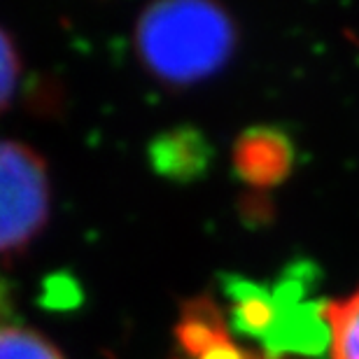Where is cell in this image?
<instances>
[{
  "label": "cell",
  "instance_id": "obj_1",
  "mask_svg": "<svg viewBox=\"0 0 359 359\" xmlns=\"http://www.w3.org/2000/svg\"><path fill=\"white\" fill-rule=\"evenodd\" d=\"M236 40L238 33L229 12L203 0L154 3L135 26L142 66L170 87H189L222 70Z\"/></svg>",
  "mask_w": 359,
  "mask_h": 359
},
{
  "label": "cell",
  "instance_id": "obj_2",
  "mask_svg": "<svg viewBox=\"0 0 359 359\" xmlns=\"http://www.w3.org/2000/svg\"><path fill=\"white\" fill-rule=\"evenodd\" d=\"M49 175L31 147L0 140V255L24 250L49 217Z\"/></svg>",
  "mask_w": 359,
  "mask_h": 359
},
{
  "label": "cell",
  "instance_id": "obj_3",
  "mask_svg": "<svg viewBox=\"0 0 359 359\" xmlns=\"http://www.w3.org/2000/svg\"><path fill=\"white\" fill-rule=\"evenodd\" d=\"M149 166L177 184L201 180L212 163V145L196 126H175L156 133L147 145Z\"/></svg>",
  "mask_w": 359,
  "mask_h": 359
},
{
  "label": "cell",
  "instance_id": "obj_4",
  "mask_svg": "<svg viewBox=\"0 0 359 359\" xmlns=\"http://www.w3.org/2000/svg\"><path fill=\"white\" fill-rule=\"evenodd\" d=\"M292 163L290 142L276 128H248L236 140L233 168L245 182L271 187L280 182Z\"/></svg>",
  "mask_w": 359,
  "mask_h": 359
},
{
  "label": "cell",
  "instance_id": "obj_5",
  "mask_svg": "<svg viewBox=\"0 0 359 359\" xmlns=\"http://www.w3.org/2000/svg\"><path fill=\"white\" fill-rule=\"evenodd\" d=\"M329 359H359V287L327 304Z\"/></svg>",
  "mask_w": 359,
  "mask_h": 359
},
{
  "label": "cell",
  "instance_id": "obj_6",
  "mask_svg": "<svg viewBox=\"0 0 359 359\" xmlns=\"http://www.w3.org/2000/svg\"><path fill=\"white\" fill-rule=\"evenodd\" d=\"M0 359H66L45 336L31 329H0Z\"/></svg>",
  "mask_w": 359,
  "mask_h": 359
},
{
  "label": "cell",
  "instance_id": "obj_7",
  "mask_svg": "<svg viewBox=\"0 0 359 359\" xmlns=\"http://www.w3.org/2000/svg\"><path fill=\"white\" fill-rule=\"evenodd\" d=\"M21 73V61L14 40L5 28H0V112L12 103Z\"/></svg>",
  "mask_w": 359,
  "mask_h": 359
},
{
  "label": "cell",
  "instance_id": "obj_8",
  "mask_svg": "<svg viewBox=\"0 0 359 359\" xmlns=\"http://www.w3.org/2000/svg\"><path fill=\"white\" fill-rule=\"evenodd\" d=\"M191 359H259V357H255L252 353H248V350H241L224 329V332L219 336H215L205 348H201L196 355H191Z\"/></svg>",
  "mask_w": 359,
  "mask_h": 359
},
{
  "label": "cell",
  "instance_id": "obj_9",
  "mask_svg": "<svg viewBox=\"0 0 359 359\" xmlns=\"http://www.w3.org/2000/svg\"><path fill=\"white\" fill-rule=\"evenodd\" d=\"M0 318H3V292H0Z\"/></svg>",
  "mask_w": 359,
  "mask_h": 359
}]
</instances>
